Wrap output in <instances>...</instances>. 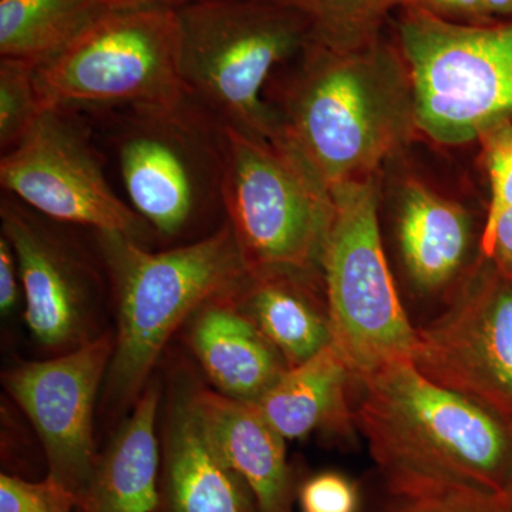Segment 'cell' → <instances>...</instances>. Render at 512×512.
Listing matches in <instances>:
<instances>
[{
    "instance_id": "cell-1",
    "label": "cell",
    "mask_w": 512,
    "mask_h": 512,
    "mask_svg": "<svg viewBox=\"0 0 512 512\" xmlns=\"http://www.w3.org/2000/svg\"><path fill=\"white\" fill-rule=\"evenodd\" d=\"M355 421L394 500L485 498L512 505V419L434 383L413 362L362 382Z\"/></svg>"
},
{
    "instance_id": "cell-2",
    "label": "cell",
    "mask_w": 512,
    "mask_h": 512,
    "mask_svg": "<svg viewBox=\"0 0 512 512\" xmlns=\"http://www.w3.org/2000/svg\"><path fill=\"white\" fill-rule=\"evenodd\" d=\"M292 62L265 101L329 190L377 174L420 133L409 69L383 37L353 50L308 39Z\"/></svg>"
},
{
    "instance_id": "cell-3",
    "label": "cell",
    "mask_w": 512,
    "mask_h": 512,
    "mask_svg": "<svg viewBox=\"0 0 512 512\" xmlns=\"http://www.w3.org/2000/svg\"><path fill=\"white\" fill-rule=\"evenodd\" d=\"M94 234L119 325L107 387L114 403H127L140 396L175 330L205 302L241 288L249 274L227 221L164 251L117 232Z\"/></svg>"
},
{
    "instance_id": "cell-4",
    "label": "cell",
    "mask_w": 512,
    "mask_h": 512,
    "mask_svg": "<svg viewBox=\"0 0 512 512\" xmlns=\"http://www.w3.org/2000/svg\"><path fill=\"white\" fill-rule=\"evenodd\" d=\"M79 110L113 161L124 200L154 234L183 237L225 218V126L197 101Z\"/></svg>"
},
{
    "instance_id": "cell-5",
    "label": "cell",
    "mask_w": 512,
    "mask_h": 512,
    "mask_svg": "<svg viewBox=\"0 0 512 512\" xmlns=\"http://www.w3.org/2000/svg\"><path fill=\"white\" fill-rule=\"evenodd\" d=\"M177 13L188 96L224 126L281 137L265 89L308 42V19L275 0H194Z\"/></svg>"
},
{
    "instance_id": "cell-6",
    "label": "cell",
    "mask_w": 512,
    "mask_h": 512,
    "mask_svg": "<svg viewBox=\"0 0 512 512\" xmlns=\"http://www.w3.org/2000/svg\"><path fill=\"white\" fill-rule=\"evenodd\" d=\"M224 208L249 275L323 278L335 202L284 131L262 138L225 126Z\"/></svg>"
},
{
    "instance_id": "cell-7",
    "label": "cell",
    "mask_w": 512,
    "mask_h": 512,
    "mask_svg": "<svg viewBox=\"0 0 512 512\" xmlns=\"http://www.w3.org/2000/svg\"><path fill=\"white\" fill-rule=\"evenodd\" d=\"M397 47L424 136L461 146L512 123V18L458 25L402 8Z\"/></svg>"
},
{
    "instance_id": "cell-8",
    "label": "cell",
    "mask_w": 512,
    "mask_h": 512,
    "mask_svg": "<svg viewBox=\"0 0 512 512\" xmlns=\"http://www.w3.org/2000/svg\"><path fill=\"white\" fill-rule=\"evenodd\" d=\"M335 217L322 261L332 345L356 382L413 362L416 330L399 298L379 228L377 174L330 190Z\"/></svg>"
},
{
    "instance_id": "cell-9",
    "label": "cell",
    "mask_w": 512,
    "mask_h": 512,
    "mask_svg": "<svg viewBox=\"0 0 512 512\" xmlns=\"http://www.w3.org/2000/svg\"><path fill=\"white\" fill-rule=\"evenodd\" d=\"M43 107L171 106L188 96L175 6L107 9L37 67Z\"/></svg>"
},
{
    "instance_id": "cell-10",
    "label": "cell",
    "mask_w": 512,
    "mask_h": 512,
    "mask_svg": "<svg viewBox=\"0 0 512 512\" xmlns=\"http://www.w3.org/2000/svg\"><path fill=\"white\" fill-rule=\"evenodd\" d=\"M0 185L60 224L117 232L146 245L154 235L114 187L86 114L49 106L18 146L0 158Z\"/></svg>"
},
{
    "instance_id": "cell-11",
    "label": "cell",
    "mask_w": 512,
    "mask_h": 512,
    "mask_svg": "<svg viewBox=\"0 0 512 512\" xmlns=\"http://www.w3.org/2000/svg\"><path fill=\"white\" fill-rule=\"evenodd\" d=\"M413 365L512 419V279L481 256L450 306L416 330Z\"/></svg>"
},
{
    "instance_id": "cell-12",
    "label": "cell",
    "mask_w": 512,
    "mask_h": 512,
    "mask_svg": "<svg viewBox=\"0 0 512 512\" xmlns=\"http://www.w3.org/2000/svg\"><path fill=\"white\" fill-rule=\"evenodd\" d=\"M113 353V336L104 333L67 355L13 367L5 377L6 389L45 447L49 476L79 501L96 467L94 404Z\"/></svg>"
},
{
    "instance_id": "cell-13",
    "label": "cell",
    "mask_w": 512,
    "mask_h": 512,
    "mask_svg": "<svg viewBox=\"0 0 512 512\" xmlns=\"http://www.w3.org/2000/svg\"><path fill=\"white\" fill-rule=\"evenodd\" d=\"M2 235L15 249L30 333L47 348L83 345L97 275L89 259L18 198L0 195Z\"/></svg>"
},
{
    "instance_id": "cell-14",
    "label": "cell",
    "mask_w": 512,
    "mask_h": 512,
    "mask_svg": "<svg viewBox=\"0 0 512 512\" xmlns=\"http://www.w3.org/2000/svg\"><path fill=\"white\" fill-rule=\"evenodd\" d=\"M188 397L205 436L247 485L258 511L289 512L292 483L286 440L256 403L207 389Z\"/></svg>"
},
{
    "instance_id": "cell-15",
    "label": "cell",
    "mask_w": 512,
    "mask_h": 512,
    "mask_svg": "<svg viewBox=\"0 0 512 512\" xmlns=\"http://www.w3.org/2000/svg\"><path fill=\"white\" fill-rule=\"evenodd\" d=\"M237 291L205 302L191 316L190 343L217 392L258 402L281 379L288 365L239 309Z\"/></svg>"
},
{
    "instance_id": "cell-16",
    "label": "cell",
    "mask_w": 512,
    "mask_h": 512,
    "mask_svg": "<svg viewBox=\"0 0 512 512\" xmlns=\"http://www.w3.org/2000/svg\"><path fill=\"white\" fill-rule=\"evenodd\" d=\"M164 444L171 512H259L247 485L205 436L190 397L175 402Z\"/></svg>"
},
{
    "instance_id": "cell-17",
    "label": "cell",
    "mask_w": 512,
    "mask_h": 512,
    "mask_svg": "<svg viewBox=\"0 0 512 512\" xmlns=\"http://www.w3.org/2000/svg\"><path fill=\"white\" fill-rule=\"evenodd\" d=\"M160 390L150 384L120 427L80 501L82 512H154L158 505L160 450L156 419Z\"/></svg>"
},
{
    "instance_id": "cell-18",
    "label": "cell",
    "mask_w": 512,
    "mask_h": 512,
    "mask_svg": "<svg viewBox=\"0 0 512 512\" xmlns=\"http://www.w3.org/2000/svg\"><path fill=\"white\" fill-rule=\"evenodd\" d=\"M352 370L332 343L301 365L288 367L256 406L285 440L320 429L346 430Z\"/></svg>"
},
{
    "instance_id": "cell-19",
    "label": "cell",
    "mask_w": 512,
    "mask_h": 512,
    "mask_svg": "<svg viewBox=\"0 0 512 512\" xmlns=\"http://www.w3.org/2000/svg\"><path fill=\"white\" fill-rule=\"evenodd\" d=\"M468 214L419 181L404 184L399 211V242L414 284L437 291L453 281L470 247Z\"/></svg>"
},
{
    "instance_id": "cell-20",
    "label": "cell",
    "mask_w": 512,
    "mask_h": 512,
    "mask_svg": "<svg viewBox=\"0 0 512 512\" xmlns=\"http://www.w3.org/2000/svg\"><path fill=\"white\" fill-rule=\"evenodd\" d=\"M319 281L282 275H248L235 293L239 309L255 323L288 367L311 359L332 342L328 306Z\"/></svg>"
},
{
    "instance_id": "cell-21",
    "label": "cell",
    "mask_w": 512,
    "mask_h": 512,
    "mask_svg": "<svg viewBox=\"0 0 512 512\" xmlns=\"http://www.w3.org/2000/svg\"><path fill=\"white\" fill-rule=\"evenodd\" d=\"M107 9L100 0H0V57L42 66Z\"/></svg>"
},
{
    "instance_id": "cell-22",
    "label": "cell",
    "mask_w": 512,
    "mask_h": 512,
    "mask_svg": "<svg viewBox=\"0 0 512 512\" xmlns=\"http://www.w3.org/2000/svg\"><path fill=\"white\" fill-rule=\"evenodd\" d=\"M308 19L309 40L335 50L359 49L382 37V26L404 0H275Z\"/></svg>"
},
{
    "instance_id": "cell-23",
    "label": "cell",
    "mask_w": 512,
    "mask_h": 512,
    "mask_svg": "<svg viewBox=\"0 0 512 512\" xmlns=\"http://www.w3.org/2000/svg\"><path fill=\"white\" fill-rule=\"evenodd\" d=\"M36 64L0 57V150L18 146L35 126L43 107L36 83Z\"/></svg>"
},
{
    "instance_id": "cell-24",
    "label": "cell",
    "mask_w": 512,
    "mask_h": 512,
    "mask_svg": "<svg viewBox=\"0 0 512 512\" xmlns=\"http://www.w3.org/2000/svg\"><path fill=\"white\" fill-rule=\"evenodd\" d=\"M79 505L76 494L52 476L40 483L0 476V512H74Z\"/></svg>"
},
{
    "instance_id": "cell-25",
    "label": "cell",
    "mask_w": 512,
    "mask_h": 512,
    "mask_svg": "<svg viewBox=\"0 0 512 512\" xmlns=\"http://www.w3.org/2000/svg\"><path fill=\"white\" fill-rule=\"evenodd\" d=\"M490 178L491 198L487 221L491 224L512 208V123H503L480 137Z\"/></svg>"
},
{
    "instance_id": "cell-26",
    "label": "cell",
    "mask_w": 512,
    "mask_h": 512,
    "mask_svg": "<svg viewBox=\"0 0 512 512\" xmlns=\"http://www.w3.org/2000/svg\"><path fill=\"white\" fill-rule=\"evenodd\" d=\"M301 505L305 512H355L359 498L355 485L336 473H323L303 484Z\"/></svg>"
},
{
    "instance_id": "cell-27",
    "label": "cell",
    "mask_w": 512,
    "mask_h": 512,
    "mask_svg": "<svg viewBox=\"0 0 512 512\" xmlns=\"http://www.w3.org/2000/svg\"><path fill=\"white\" fill-rule=\"evenodd\" d=\"M403 8L420 10L434 18L458 25H487L495 22L488 15L484 0H404Z\"/></svg>"
},
{
    "instance_id": "cell-28",
    "label": "cell",
    "mask_w": 512,
    "mask_h": 512,
    "mask_svg": "<svg viewBox=\"0 0 512 512\" xmlns=\"http://www.w3.org/2000/svg\"><path fill=\"white\" fill-rule=\"evenodd\" d=\"M386 512H512V505L485 498L396 500Z\"/></svg>"
},
{
    "instance_id": "cell-29",
    "label": "cell",
    "mask_w": 512,
    "mask_h": 512,
    "mask_svg": "<svg viewBox=\"0 0 512 512\" xmlns=\"http://www.w3.org/2000/svg\"><path fill=\"white\" fill-rule=\"evenodd\" d=\"M480 251L483 258L491 259L512 279V208L504 211L490 227H484Z\"/></svg>"
},
{
    "instance_id": "cell-30",
    "label": "cell",
    "mask_w": 512,
    "mask_h": 512,
    "mask_svg": "<svg viewBox=\"0 0 512 512\" xmlns=\"http://www.w3.org/2000/svg\"><path fill=\"white\" fill-rule=\"evenodd\" d=\"M20 293H23V288L18 258L9 239L2 235L0 238V311L3 315H9L15 309Z\"/></svg>"
},
{
    "instance_id": "cell-31",
    "label": "cell",
    "mask_w": 512,
    "mask_h": 512,
    "mask_svg": "<svg viewBox=\"0 0 512 512\" xmlns=\"http://www.w3.org/2000/svg\"><path fill=\"white\" fill-rule=\"evenodd\" d=\"M109 9H133L144 6L167 5L177 8L178 0H100Z\"/></svg>"
},
{
    "instance_id": "cell-32",
    "label": "cell",
    "mask_w": 512,
    "mask_h": 512,
    "mask_svg": "<svg viewBox=\"0 0 512 512\" xmlns=\"http://www.w3.org/2000/svg\"><path fill=\"white\" fill-rule=\"evenodd\" d=\"M485 9L493 20L512 18V0H484Z\"/></svg>"
},
{
    "instance_id": "cell-33",
    "label": "cell",
    "mask_w": 512,
    "mask_h": 512,
    "mask_svg": "<svg viewBox=\"0 0 512 512\" xmlns=\"http://www.w3.org/2000/svg\"><path fill=\"white\" fill-rule=\"evenodd\" d=\"M187 2H194V0H178V5H184Z\"/></svg>"
}]
</instances>
